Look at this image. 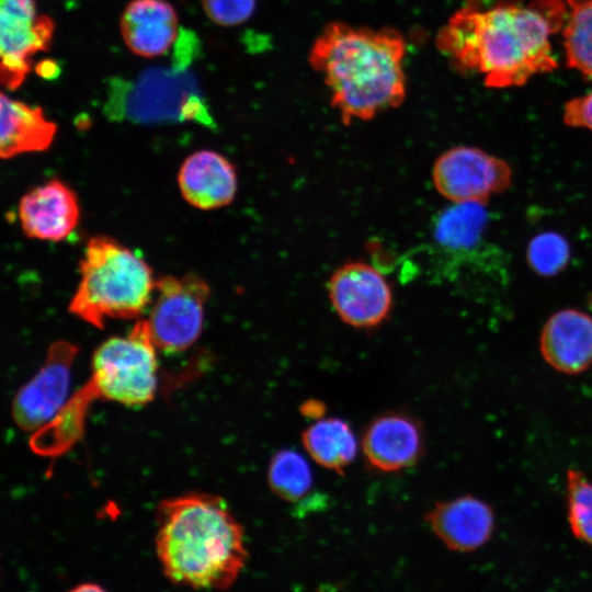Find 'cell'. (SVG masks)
<instances>
[{
    "label": "cell",
    "instance_id": "5b68a950",
    "mask_svg": "<svg viewBox=\"0 0 592 592\" xmlns=\"http://www.w3.org/2000/svg\"><path fill=\"white\" fill-rule=\"evenodd\" d=\"M106 115L139 124L196 122L213 125L194 80L184 72L151 71L112 90Z\"/></svg>",
    "mask_w": 592,
    "mask_h": 592
},
{
    "label": "cell",
    "instance_id": "603a6c76",
    "mask_svg": "<svg viewBox=\"0 0 592 592\" xmlns=\"http://www.w3.org/2000/svg\"><path fill=\"white\" fill-rule=\"evenodd\" d=\"M566 516L572 535L592 549V479L569 468L565 480Z\"/></svg>",
    "mask_w": 592,
    "mask_h": 592
},
{
    "label": "cell",
    "instance_id": "44dd1931",
    "mask_svg": "<svg viewBox=\"0 0 592 592\" xmlns=\"http://www.w3.org/2000/svg\"><path fill=\"white\" fill-rule=\"evenodd\" d=\"M267 481L271 490L282 500L297 502L312 486L309 464L294 449L278 451L267 468Z\"/></svg>",
    "mask_w": 592,
    "mask_h": 592
},
{
    "label": "cell",
    "instance_id": "9c48e42d",
    "mask_svg": "<svg viewBox=\"0 0 592 592\" xmlns=\"http://www.w3.org/2000/svg\"><path fill=\"white\" fill-rule=\"evenodd\" d=\"M55 24L38 14L36 0H0V77L4 88H19L32 68V56L50 47Z\"/></svg>",
    "mask_w": 592,
    "mask_h": 592
},
{
    "label": "cell",
    "instance_id": "6da1fadb",
    "mask_svg": "<svg viewBox=\"0 0 592 592\" xmlns=\"http://www.w3.org/2000/svg\"><path fill=\"white\" fill-rule=\"evenodd\" d=\"M563 14L558 0L463 8L440 30L436 45L458 68L483 73L489 88L523 86L557 68L549 36Z\"/></svg>",
    "mask_w": 592,
    "mask_h": 592
},
{
    "label": "cell",
    "instance_id": "277c9868",
    "mask_svg": "<svg viewBox=\"0 0 592 592\" xmlns=\"http://www.w3.org/2000/svg\"><path fill=\"white\" fill-rule=\"evenodd\" d=\"M79 271L69 310L96 328L107 319L140 316L153 297L156 282L150 266L110 237L95 236L88 241Z\"/></svg>",
    "mask_w": 592,
    "mask_h": 592
},
{
    "label": "cell",
    "instance_id": "ac0fdd59",
    "mask_svg": "<svg viewBox=\"0 0 592 592\" xmlns=\"http://www.w3.org/2000/svg\"><path fill=\"white\" fill-rule=\"evenodd\" d=\"M57 132L42 107L32 106L1 93L0 156L10 159L24 152L49 148Z\"/></svg>",
    "mask_w": 592,
    "mask_h": 592
},
{
    "label": "cell",
    "instance_id": "d4e9b609",
    "mask_svg": "<svg viewBox=\"0 0 592 592\" xmlns=\"http://www.w3.org/2000/svg\"><path fill=\"white\" fill-rule=\"evenodd\" d=\"M207 18L220 26H237L248 21L257 0H201Z\"/></svg>",
    "mask_w": 592,
    "mask_h": 592
},
{
    "label": "cell",
    "instance_id": "8fae6325",
    "mask_svg": "<svg viewBox=\"0 0 592 592\" xmlns=\"http://www.w3.org/2000/svg\"><path fill=\"white\" fill-rule=\"evenodd\" d=\"M77 349L70 343L52 345L38 372L16 392L11 407L14 422L34 431L52 421L67 402Z\"/></svg>",
    "mask_w": 592,
    "mask_h": 592
},
{
    "label": "cell",
    "instance_id": "7a4b0ae2",
    "mask_svg": "<svg viewBox=\"0 0 592 592\" xmlns=\"http://www.w3.org/2000/svg\"><path fill=\"white\" fill-rule=\"evenodd\" d=\"M156 554L164 577L195 590L229 589L248 559L242 525L218 496L166 499L156 513Z\"/></svg>",
    "mask_w": 592,
    "mask_h": 592
},
{
    "label": "cell",
    "instance_id": "4fadbf2b",
    "mask_svg": "<svg viewBox=\"0 0 592 592\" xmlns=\"http://www.w3.org/2000/svg\"><path fill=\"white\" fill-rule=\"evenodd\" d=\"M362 448L367 463L378 471L392 473L411 467L424 448L421 424L405 412L382 413L366 426Z\"/></svg>",
    "mask_w": 592,
    "mask_h": 592
},
{
    "label": "cell",
    "instance_id": "cb8c5ba5",
    "mask_svg": "<svg viewBox=\"0 0 592 592\" xmlns=\"http://www.w3.org/2000/svg\"><path fill=\"white\" fill-rule=\"evenodd\" d=\"M570 260V246L558 232L545 231L531 239L526 249L530 267L540 276H554L561 272Z\"/></svg>",
    "mask_w": 592,
    "mask_h": 592
},
{
    "label": "cell",
    "instance_id": "2e32d148",
    "mask_svg": "<svg viewBox=\"0 0 592 592\" xmlns=\"http://www.w3.org/2000/svg\"><path fill=\"white\" fill-rule=\"evenodd\" d=\"M178 182L184 200L204 210L230 204L238 186L235 166L213 150H198L187 157Z\"/></svg>",
    "mask_w": 592,
    "mask_h": 592
},
{
    "label": "cell",
    "instance_id": "4316f807",
    "mask_svg": "<svg viewBox=\"0 0 592 592\" xmlns=\"http://www.w3.org/2000/svg\"><path fill=\"white\" fill-rule=\"evenodd\" d=\"M300 412L308 419L319 420L326 413V406L318 400H308L300 407Z\"/></svg>",
    "mask_w": 592,
    "mask_h": 592
},
{
    "label": "cell",
    "instance_id": "7402d4cb",
    "mask_svg": "<svg viewBox=\"0 0 592 592\" xmlns=\"http://www.w3.org/2000/svg\"><path fill=\"white\" fill-rule=\"evenodd\" d=\"M569 5L563 29L567 64L592 78V0H569Z\"/></svg>",
    "mask_w": 592,
    "mask_h": 592
},
{
    "label": "cell",
    "instance_id": "8992f818",
    "mask_svg": "<svg viewBox=\"0 0 592 592\" xmlns=\"http://www.w3.org/2000/svg\"><path fill=\"white\" fill-rule=\"evenodd\" d=\"M156 349L147 320H138L125 337L104 341L91 361L94 392L129 407L151 401L158 385Z\"/></svg>",
    "mask_w": 592,
    "mask_h": 592
},
{
    "label": "cell",
    "instance_id": "ba28073f",
    "mask_svg": "<svg viewBox=\"0 0 592 592\" xmlns=\"http://www.w3.org/2000/svg\"><path fill=\"white\" fill-rule=\"evenodd\" d=\"M437 192L453 203H483L512 181L506 161L479 148L457 146L441 153L432 168Z\"/></svg>",
    "mask_w": 592,
    "mask_h": 592
},
{
    "label": "cell",
    "instance_id": "d6986e66",
    "mask_svg": "<svg viewBox=\"0 0 592 592\" xmlns=\"http://www.w3.org/2000/svg\"><path fill=\"white\" fill-rule=\"evenodd\" d=\"M487 224L483 203H454L437 214L433 237L447 252L470 254L482 244Z\"/></svg>",
    "mask_w": 592,
    "mask_h": 592
},
{
    "label": "cell",
    "instance_id": "3957f363",
    "mask_svg": "<svg viewBox=\"0 0 592 592\" xmlns=\"http://www.w3.org/2000/svg\"><path fill=\"white\" fill-rule=\"evenodd\" d=\"M406 42L391 29L373 30L343 22L326 25L308 55L330 90L331 105L344 124L369 121L399 106L406 96Z\"/></svg>",
    "mask_w": 592,
    "mask_h": 592
},
{
    "label": "cell",
    "instance_id": "52a82bcc",
    "mask_svg": "<svg viewBox=\"0 0 592 592\" xmlns=\"http://www.w3.org/2000/svg\"><path fill=\"white\" fill-rule=\"evenodd\" d=\"M209 292L208 284L194 273L163 276L156 282V296L147 321L158 349L177 353L197 340Z\"/></svg>",
    "mask_w": 592,
    "mask_h": 592
},
{
    "label": "cell",
    "instance_id": "e0dca14e",
    "mask_svg": "<svg viewBox=\"0 0 592 592\" xmlns=\"http://www.w3.org/2000/svg\"><path fill=\"white\" fill-rule=\"evenodd\" d=\"M119 29L132 53L152 58L164 55L174 44L179 21L167 0H132L123 11Z\"/></svg>",
    "mask_w": 592,
    "mask_h": 592
},
{
    "label": "cell",
    "instance_id": "7c38bea8",
    "mask_svg": "<svg viewBox=\"0 0 592 592\" xmlns=\"http://www.w3.org/2000/svg\"><path fill=\"white\" fill-rule=\"evenodd\" d=\"M424 519L444 546L456 553L480 549L489 543L497 526L493 508L473 494L436 502Z\"/></svg>",
    "mask_w": 592,
    "mask_h": 592
},
{
    "label": "cell",
    "instance_id": "ffe728a7",
    "mask_svg": "<svg viewBox=\"0 0 592 592\" xmlns=\"http://www.w3.org/2000/svg\"><path fill=\"white\" fill-rule=\"evenodd\" d=\"M301 441L317 464L339 474L357 454V440L352 428L339 418L317 420L303 432Z\"/></svg>",
    "mask_w": 592,
    "mask_h": 592
},
{
    "label": "cell",
    "instance_id": "484cf974",
    "mask_svg": "<svg viewBox=\"0 0 592 592\" xmlns=\"http://www.w3.org/2000/svg\"><path fill=\"white\" fill-rule=\"evenodd\" d=\"M562 118L568 126L592 132V90L582 96L569 100L563 106Z\"/></svg>",
    "mask_w": 592,
    "mask_h": 592
},
{
    "label": "cell",
    "instance_id": "5bb4252c",
    "mask_svg": "<svg viewBox=\"0 0 592 592\" xmlns=\"http://www.w3.org/2000/svg\"><path fill=\"white\" fill-rule=\"evenodd\" d=\"M539 352L558 373L585 372L592 366V317L576 308L554 312L540 331Z\"/></svg>",
    "mask_w": 592,
    "mask_h": 592
},
{
    "label": "cell",
    "instance_id": "83f0119b",
    "mask_svg": "<svg viewBox=\"0 0 592 592\" xmlns=\"http://www.w3.org/2000/svg\"><path fill=\"white\" fill-rule=\"evenodd\" d=\"M67 592H107L103 587L92 583V582H84L80 583Z\"/></svg>",
    "mask_w": 592,
    "mask_h": 592
},
{
    "label": "cell",
    "instance_id": "30bf717a",
    "mask_svg": "<svg viewBox=\"0 0 592 592\" xmlns=\"http://www.w3.org/2000/svg\"><path fill=\"white\" fill-rule=\"evenodd\" d=\"M328 294L342 321L360 329L377 327L392 307L389 282L376 267L363 261L339 266L329 278Z\"/></svg>",
    "mask_w": 592,
    "mask_h": 592
},
{
    "label": "cell",
    "instance_id": "9a60e30c",
    "mask_svg": "<svg viewBox=\"0 0 592 592\" xmlns=\"http://www.w3.org/2000/svg\"><path fill=\"white\" fill-rule=\"evenodd\" d=\"M79 216L75 192L56 179L34 187L19 204L21 226L30 238L64 240L77 227Z\"/></svg>",
    "mask_w": 592,
    "mask_h": 592
}]
</instances>
